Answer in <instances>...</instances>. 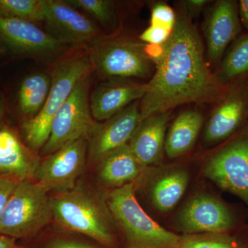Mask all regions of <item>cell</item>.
I'll list each match as a JSON object with an SVG mask.
<instances>
[{"instance_id":"obj_1","label":"cell","mask_w":248,"mask_h":248,"mask_svg":"<svg viewBox=\"0 0 248 248\" xmlns=\"http://www.w3.org/2000/svg\"><path fill=\"white\" fill-rule=\"evenodd\" d=\"M146 50L155 69L140 103L141 120L184 104L217 102L226 93L228 86L210 69L197 27L182 9L169 40Z\"/></svg>"},{"instance_id":"obj_2","label":"cell","mask_w":248,"mask_h":248,"mask_svg":"<svg viewBox=\"0 0 248 248\" xmlns=\"http://www.w3.org/2000/svg\"><path fill=\"white\" fill-rule=\"evenodd\" d=\"M94 70L89 50L60 59L51 73L52 86L43 108L33 118L24 120L23 137L32 151L42 150L48 141L54 117L81 80L91 76Z\"/></svg>"},{"instance_id":"obj_3","label":"cell","mask_w":248,"mask_h":248,"mask_svg":"<svg viewBox=\"0 0 248 248\" xmlns=\"http://www.w3.org/2000/svg\"><path fill=\"white\" fill-rule=\"evenodd\" d=\"M107 204L130 248H179L182 236L147 215L135 197L134 183L111 191Z\"/></svg>"},{"instance_id":"obj_4","label":"cell","mask_w":248,"mask_h":248,"mask_svg":"<svg viewBox=\"0 0 248 248\" xmlns=\"http://www.w3.org/2000/svg\"><path fill=\"white\" fill-rule=\"evenodd\" d=\"M51 205L53 218L62 228L86 235L104 246L115 244L107 210L91 194L75 187L51 197Z\"/></svg>"},{"instance_id":"obj_5","label":"cell","mask_w":248,"mask_h":248,"mask_svg":"<svg viewBox=\"0 0 248 248\" xmlns=\"http://www.w3.org/2000/svg\"><path fill=\"white\" fill-rule=\"evenodd\" d=\"M53 218L51 197L37 182H18L0 219V234L19 239L37 234Z\"/></svg>"},{"instance_id":"obj_6","label":"cell","mask_w":248,"mask_h":248,"mask_svg":"<svg viewBox=\"0 0 248 248\" xmlns=\"http://www.w3.org/2000/svg\"><path fill=\"white\" fill-rule=\"evenodd\" d=\"M146 45L127 39L102 38L89 50L94 71L107 79H147L153 74V62Z\"/></svg>"},{"instance_id":"obj_7","label":"cell","mask_w":248,"mask_h":248,"mask_svg":"<svg viewBox=\"0 0 248 248\" xmlns=\"http://www.w3.org/2000/svg\"><path fill=\"white\" fill-rule=\"evenodd\" d=\"M90 77L81 80L54 117L48 141L41 150L44 156L58 151L81 138L89 140L97 126L90 107Z\"/></svg>"},{"instance_id":"obj_8","label":"cell","mask_w":248,"mask_h":248,"mask_svg":"<svg viewBox=\"0 0 248 248\" xmlns=\"http://www.w3.org/2000/svg\"><path fill=\"white\" fill-rule=\"evenodd\" d=\"M203 174L248 206V124L212 155L204 165Z\"/></svg>"},{"instance_id":"obj_9","label":"cell","mask_w":248,"mask_h":248,"mask_svg":"<svg viewBox=\"0 0 248 248\" xmlns=\"http://www.w3.org/2000/svg\"><path fill=\"white\" fill-rule=\"evenodd\" d=\"M88 143L87 139H79L46 156L36 172L37 184L57 195L73 190L86 166Z\"/></svg>"},{"instance_id":"obj_10","label":"cell","mask_w":248,"mask_h":248,"mask_svg":"<svg viewBox=\"0 0 248 248\" xmlns=\"http://www.w3.org/2000/svg\"><path fill=\"white\" fill-rule=\"evenodd\" d=\"M236 225V218L229 207L205 193L192 197L175 218L177 229L186 234H227Z\"/></svg>"},{"instance_id":"obj_11","label":"cell","mask_w":248,"mask_h":248,"mask_svg":"<svg viewBox=\"0 0 248 248\" xmlns=\"http://www.w3.org/2000/svg\"><path fill=\"white\" fill-rule=\"evenodd\" d=\"M45 22L49 34L68 46H92L103 38L98 28L66 0H47Z\"/></svg>"},{"instance_id":"obj_12","label":"cell","mask_w":248,"mask_h":248,"mask_svg":"<svg viewBox=\"0 0 248 248\" xmlns=\"http://www.w3.org/2000/svg\"><path fill=\"white\" fill-rule=\"evenodd\" d=\"M0 37L16 53L34 58L55 56L69 47L35 23L17 18L0 16Z\"/></svg>"},{"instance_id":"obj_13","label":"cell","mask_w":248,"mask_h":248,"mask_svg":"<svg viewBox=\"0 0 248 248\" xmlns=\"http://www.w3.org/2000/svg\"><path fill=\"white\" fill-rule=\"evenodd\" d=\"M203 134V141L215 144L231 138L248 117V84L228 86L217 102Z\"/></svg>"},{"instance_id":"obj_14","label":"cell","mask_w":248,"mask_h":248,"mask_svg":"<svg viewBox=\"0 0 248 248\" xmlns=\"http://www.w3.org/2000/svg\"><path fill=\"white\" fill-rule=\"evenodd\" d=\"M237 1L218 0L210 7L203 24L207 53L213 64L218 63L241 31Z\"/></svg>"},{"instance_id":"obj_15","label":"cell","mask_w":248,"mask_h":248,"mask_svg":"<svg viewBox=\"0 0 248 248\" xmlns=\"http://www.w3.org/2000/svg\"><path fill=\"white\" fill-rule=\"evenodd\" d=\"M141 122L140 102H135L97 126L89 140V157L99 163L111 152L128 143Z\"/></svg>"},{"instance_id":"obj_16","label":"cell","mask_w":248,"mask_h":248,"mask_svg":"<svg viewBox=\"0 0 248 248\" xmlns=\"http://www.w3.org/2000/svg\"><path fill=\"white\" fill-rule=\"evenodd\" d=\"M147 84L130 80L108 79L98 85L90 97L94 120L106 121L144 96Z\"/></svg>"},{"instance_id":"obj_17","label":"cell","mask_w":248,"mask_h":248,"mask_svg":"<svg viewBox=\"0 0 248 248\" xmlns=\"http://www.w3.org/2000/svg\"><path fill=\"white\" fill-rule=\"evenodd\" d=\"M170 111L141 120L128 142L139 162L143 166L159 164L164 159L165 141L171 118Z\"/></svg>"},{"instance_id":"obj_18","label":"cell","mask_w":248,"mask_h":248,"mask_svg":"<svg viewBox=\"0 0 248 248\" xmlns=\"http://www.w3.org/2000/svg\"><path fill=\"white\" fill-rule=\"evenodd\" d=\"M11 129L0 130V176L16 182L32 181L40 164L35 154Z\"/></svg>"},{"instance_id":"obj_19","label":"cell","mask_w":248,"mask_h":248,"mask_svg":"<svg viewBox=\"0 0 248 248\" xmlns=\"http://www.w3.org/2000/svg\"><path fill=\"white\" fill-rule=\"evenodd\" d=\"M143 168L127 143L99 161L98 177L103 185L114 190L133 183L140 177Z\"/></svg>"},{"instance_id":"obj_20","label":"cell","mask_w":248,"mask_h":248,"mask_svg":"<svg viewBox=\"0 0 248 248\" xmlns=\"http://www.w3.org/2000/svg\"><path fill=\"white\" fill-rule=\"evenodd\" d=\"M203 122V116L198 111L181 112L168 129L165 154L170 159H175L190 151L198 138Z\"/></svg>"},{"instance_id":"obj_21","label":"cell","mask_w":248,"mask_h":248,"mask_svg":"<svg viewBox=\"0 0 248 248\" xmlns=\"http://www.w3.org/2000/svg\"><path fill=\"white\" fill-rule=\"evenodd\" d=\"M190 174L187 170L176 168L165 171L152 184L151 199L155 208L161 212L170 211L185 193Z\"/></svg>"},{"instance_id":"obj_22","label":"cell","mask_w":248,"mask_h":248,"mask_svg":"<svg viewBox=\"0 0 248 248\" xmlns=\"http://www.w3.org/2000/svg\"><path fill=\"white\" fill-rule=\"evenodd\" d=\"M52 86L50 73H37L23 79L18 91L19 111L25 120L33 118L43 108Z\"/></svg>"},{"instance_id":"obj_23","label":"cell","mask_w":248,"mask_h":248,"mask_svg":"<svg viewBox=\"0 0 248 248\" xmlns=\"http://www.w3.org/2000/svg\"><path fill=\"white\" fill-rule=\"evenodd\" d=\"M248 74V33L238 37L223 55V61L217 74L223 86Z\"/></svg>"},{"instance_id":"obj_24","label":"cell","mask_w":248,"mask_h":248,"mask_svg":"<svg viewBox=\"0 0 248 248\" xmlns=\"http://www.w3.org/2000/svg\"><path fill=\"white\" fill-rule=\"evenodd\" d=\"M47 0H0V16L45 22Z\"/></svg>"},{"instance_id":"obj_25","label":"cell","mask_w":248,"mask_h":248,"mask_svg":"<svg viewBox=\"0 0 248 248\" xmlns=\"http://www.w3.org/2000/svg\"><path fill=\"white\" fill-rule=\"evenodd\" d=\"M76 9L91 15L107 29H117L118 16L115 1L110 0H66Z\"/></svg>"},{"instance_id":"obj_26","label":"cell","mask_w":248,"mask_h":248,"mask_svg":"<svg viewBox=\"0 0 248 248\" xmlns=\"http://www.w3.org/2000/svg\"><path fill=\"white\" fill-rule=\"evenodd\" d=\"M179 248H243L227 234H186L182 236Z\"/></svg>"},{"instance_id":"obj_27","label":"cell","mask_w":248,"mask_h":248,"mask_svg":"<svg viewBox=\"0 0 248 248\" xmlns=\"http://www.w3.org/2000/svg\"><path fill=\"white\" fill-rule=\"evenodd\" d=\"M177 19V13L167 3L159 1L155 3L151 7L150 25L172 32Z\"/></svg>"},{"instance_id":"obj_28","label":"cell","mask_w":248,"mask_h":248,"mask_svg":"<svg viewBox=\"0 0 248 248\" xmlns=\"http://www.w3.org/2000/svg\"><path fill=\"white\" fill-rule=\"evenodd\" d=\"M172 32L162 28L149 25L140 34L139 38L145 45L159 46L169 40Z\"/></svg>"},{"instance_id":"obj_29","label":"cell","mask_w":248,"mask_h":248,"mask_svg":"<svg viewBox=\"0 0 248 248\" xmlns=\"http://www.w3.org/2000/svg\"><path fill=\"white\" fill-rule=\"evenodd\" d=\"M17 183L9 178L0 176V219L4 213L8 201Z\"/></svg>"},{"instance_id":"obj_30","label":"cell","mask_w":248,"mask_h":248,"mask_svg":"<svg viewBox=\"0 0 248 248\" xmlns=\"http://www.w3.org/2000/svg\"><path fill=\"white\" fill-rule=\"evenodd\" d=\"M209 0H184L182 1L181 9L191 19L198 17L199 15L210 4Z\"/></svg>"},{"instance_id":"obj_31","label":"cell","mask_w":248,"mask_h":248,"mask_svg":"<svg viewBox=\"0 0 248 248\" xmlns=\"http://www.w3.org/2000/svg\"><path fill=\"white\" fill-rule=\"evenodd\" d=\"M47 248H95L89 245L71 241H55Z\"/></svg>"},{"instance_id":"obj_32","label":"cell","mask_w":248,"mask_h":248,"mask_svg":"<svg viewBox=\"0 0 248 248\" xmlns=\"http://www.w3.org/2000/svg\"><path fill=\"white\" fill-rule=\"evenodd\" d=\"M241 25L248 30V0H241L238 3Z\"/></svg>"},{"instance_id":"obj_33","label":"cell","mask_w":248,"mask_h":248,"mask_svg":"<svg viewBox=\"0 0 248 248\" xmlns=\"http://www.w3.org/2000/svg\"><path fill=\"white\" fill-rule=\"evenodd\" d=\"M16 240V238L0 234V248H20Z\"/></svg>"},{"instance_id":"obj_34","label":"cell","mask_w":248,"mask_h":248,"mask_svg":"<svg viewBox=\"0 0 248 248\" xmlns=\"http://www.w3.org/2000/svg\"><path fill=\"white\" fill-rule=\"evenodd\" d=\"M2 120H3V109L1 107V103H0V130L3 128L2 126Z\"/></svg>"}]
</instances>
